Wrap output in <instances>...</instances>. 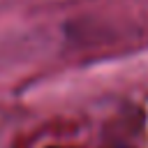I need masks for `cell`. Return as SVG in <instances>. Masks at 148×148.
Wrapping results in <instances>:
<instances>
[{
	"instance_id": "cell-1",
	"label": "cell",
	"mask_w": 148,
	"mask_h": 148,
	"mask_svg": "<svg viewBox=\"0 0 148 148\" xmlns=\"http://www.w3.org/2000/svg\"><path fill=\"white\" fill-rule=\"evenodd\" d=\"M49 148H56V146H49Z\"/></svg>"
}]
</instances>
